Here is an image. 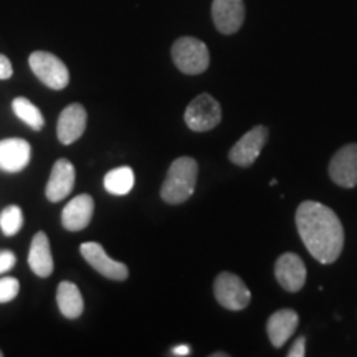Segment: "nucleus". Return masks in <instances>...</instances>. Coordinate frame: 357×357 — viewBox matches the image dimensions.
I'll use <instances>...</instances> for the list:
<instances>
[{"instance_id": "nucleus-20", "label": "nucleus", "mask_w": 357, "mask_h": 357, "mask_svg": "<svg viewBox=\"0 0 357 357\" xmlns=\"http://www.w3.org/2000/svg\"><path fill=\"white\" fill-rule=\"evenodd\" d=\"M12 109L13 113L17 114V118L22 119L25 124H29L33 131H40V129L43 128L45 119H43L42 111H40L32 101L26 100V98L24 96L15 98L12 102Z\"/></svg>"}, {"instance_id": "nucleus-8", "label": "nucleus", "mask_w": 357, "mask_h": 357, "mask_svg": "<svg viewBox=\"0 0 357 357\" xmlns=\"http://www.w3.org/2000/svg\"><path fill=\"white\" fill-rule=\"evenodd\" d=\"M268 141V129L265 126H255L252 131H248L242 139L231 147L229 153V159L235 166L248 167L258 159L261 154L263 147Z\"/></svg>"}, {"instance_id": "nucleus-24", "label": "nucleus", "mask_w": 357, "mask_h": 357, "mask_svg": "<svg viewBox=\"0 0 357 357\" xmlns=\"http://www.w3.org/2000/svg\"><path fill=\"white\" fill-rule=\"evenodd\" d=\"M306 356V337H298L288 351V357H305Z\"/></svg>"}, {"instance_id": "nucleus-1", "label": "nucleus", "mask_w": 357, "mask_h": 357, "mask_svg": "<svg viewBox=\"0 0 357 357\" xmlns=\"http://www.w3.org/2000/svg\"><path fill=\"white\" fill-rule=\"evenodd\" d=\"M296 229L303 243L314 260L331 265L344 248V229L333 208L319 202L300 204L296 211Z\"/></svg>"}, {"instance_id": "nucleus-23", "label": "nucleus", "mask_w": 357, "mask_h": 357, "mask_svg": "<svg viewBox=\"0 0 357 357\" xmlns=\"http://www.w3.org/2000/svg\"><path fill=\"white\" fill-rule=\"evenodd\" d=\"M15 263H17L15 253L10 252V250H2V252H0V273L10 270Z\"/></svg>"}, {"instance_id": "nucleus-19", "label": "nucleus", "mask_w": 357, "mask_h": 357, "mask_svg": "<svg viewBox=\"0 0 357 357\" xmlns=\"http://www.w3.org/2000/svg\"><path fill=\"white\" fill-rule=\"evenodd\" d=\"M105 189L113 195H126L134 187V171L131 167L123 166L113 169L105 176Z\"/></svg>"}, {"instance_id": "nucleus-26", "label": "nucleus", "mask_w": 357, "mask_h": 357, "mask_svg": "<svg viewBox=\"0 0 357 357\" xmlns=\"http://www.w3.org/2000/svg\"><path fill=\"white\" fill-rule=\"evenodd\" d=\"M172 356H189L190 354V347L182 344V346H176L174 349L171 351Z\"/></svg>"}, {"instance_id": "nucleus-15", "label": "nucleus", "mask_w": 357, "mask_h": 357, "mask_svg": "<svg viewBox=\"0 0 357 357\" xmlns=\"http://www.w3.org/2000/svg\"><path fill=\"white\" fill-rule=\"evenodd\" d=\"M95 212V200L91 195L82 194L65 205L61 212V223L66 230L79 231L89 225Z\"/></svg>"}, {"instance_id": "nucleus-13", "label": "nucleus", "mask_w": 357, "mask_h": 357, "mask_svg": "<svg viewBox=\"0 0 357 357\" xmlns=\"http://www.w3.org/2000/svg\"><path fill=\"white\" fill-rule=\"evenodd\" d=\"M75 178H77V172H75L73 164L68 159L56 160L52 169L50 178H48L47 189H45L47 199L50 202H60L68 197L75 187Z\"/></svg>"}, {"instance_id": "nucleus-2", "label": "nucleus", "mask_w": 357, "mask_h": 357, "mask_svg": "<svg viewBox=\"0 0 357 357\" xmlns=\"http://www.w3.org/2000/svg\"><path fill=\"white\" fill-rule=\"evenodd\" d=\"M199 166L192 158H178L169 167L164 184L160 187V197L164 202L177 205L192 197L197 184Z\"/></svg>"}, {"instance_id": "nucleus-25", "label": "nucleus", "mask_w": 357, "mask_h": 357, "mask_svg": "<svg viewBox=\"0 0 357 357\" xmlns=\"http://www.w3.org/2000/svg\"><path fill=\"white\" fill-rule=\"evenodd\" d=\"M13 75V68L10 60L0 53V79H8Z\"/></svg>"}, {"instance_id": "nucleus-22", "label": "nucleus", "mask_w": 357, "mask_h": 357, "mask_svg": "<svg viewBox=\"0 0 357 357\" xmlns=\"http://www.w3.org/2000/svg\"><path fill=\"white\" fill-rule=\"evenodd\" d=\"M19 291H20V283L17 278L6 276V278L0 280V303L12 301L13 298H17Z\"/></svg>"}, {"instance_id": "nucleus-28", "label": "nucleus", "mask_w": 357, "mask_h": 357, "mask_svg": "<svg viewBox=\"0 0 357 357\" xmlns=\"http://www.w3.org/2000/svg\"><path fill=\"white\" fill-rule=\"evenodd\" d=\"M2 356H3V352H2V351H0V357H2Z\"/></svg>"}, {"instance_id": "nucleus-14", "label": "nucleus", "mask_w": 357, "mask_h": 357, "mask_svg": "<svg viewBox=\"0 0 357 357\" xmlns=\"http://www.w3.org/2000/svg\"><path fill=\"white\" fill-rule=\"evenodd\" d=\"M32 147L20 137H8L0 141V169L15 174L24 171L30 162Z\"/></svg>"}, {"instance_id": "nucleus-11", "label": "nucleus", "mask_w": 357, "mask_h": 357, "mask_svg": "<svg viewBox=\"0 0 357 357\" xmlns=\"http://www.w3.org/2000/svg\"><path fill=\"white\" fill-rule=\"evenodd\" d=\"M275 276L281 288L296 293L306 283V266L296 253H283L275 263Z\"/></svg>"}, {"instance_id": "nucleus-4", "label": "nucleus", "mask_w": 357, "mask_h": 357, "mask_svg": "<svg viewBox=\"0 0 357 357\" xmlns=\"http://www.w3.org/2000/svg\"><path fill=\"white\" fill-rule=\"evenodd\" d=\"M30 70L45 86L52 89H63L70 83L68 68L63 61L50 52H33L29 56Z\"/></svg>"}, {"instance_id": "nucleus-3", "label": "nucleus", "mask_w": 357, "mask_h": 357, "mask_svg": "<svg viewBox=\"0 0 357 357\" xmlns=\"http://www.w3.org/2000/svg\"><path fill=\"white\" fill-rule=\"evenodd\" d=\"M172 61L185 75H200L211 65V53L202 40L181 37L172 45Z\"/></svg>"}, {"instance_id": "nucleus-17", "label": "nucleus", "mask_w": 357, "mask_h": 357, "mask_svg": "<svg viewBox=\"0 0 357 357\" xmlns=\"http://www.w3.org/2000/svg\"><path fill=\"white\" fill-rule=\"evenodd\" d=\"M29 266L40 278H47L53 273V257L50 250V242L45 231H38L33 236L29 252Z\"/></svg>"}, {"instance_id": "nucleus-7", "label": "nucleus", "mask_w": 357, "mask_h": 357, "mask_svg": "<svg viewBox=\"0 0 357 357\" xmlns=\"http://www.w3.org/2000/svg\"><path fill=\"white\" fill-rule=\"evenodd\" d=\"M79 252L84 260L91 265L98 273L114 281H124L129 276V268L121 261H116L111 258L105 248L96 242H84L79 247Z\"/></svg>"}, {"instance_id": "nucleus-6", "label": "nucleus", "mask_w": 357, "mask_h": 357, "mask_svg": "<svg viewBox=\"0 0 357 357\" xmlns=\"http://www.w3.org/2000/svg\"><path fill=\"white\" fill-rule=\"evenodd\" d=\"M184 121L195 132L211 131L222 121L220 105L213 96L202 93V95L195 96L187 106Z\"/></svg>"}, {"instance_id": "nucleus-12", "label": "nucleus", "mask_w": 357, "mask_h": 357, "mask_svg": "<svg viewBox=\"0 0 357 357\" xmlns=\"http://www.w3.org/2000/svg\"><path fill=\"white\" fill-rule=\"evenodd\" d=\"M86 109L82 105L73 102V105L66 106L61 111L56 124V134L61 144L68 146L73 144L75 141H78L83 136L84 129H86Z\"/></svg>"}, {"instance_id": "nucleus-5", "label": "nucleus", "mask_w": 357, "mask_h": 357, "mask_svg": "<svg viewBox=\"0 0 357 357\" xmlns=\"http://www.w3.org/2000/svg\"><path fill=\"white\" fill-rule=\"evenodd\" d=\"M213 294L218 305L229 311H242L250 305L252 293L240 276L230 271H222L213 281Z\"/></svg>"}, {"instance_id": "nucleus-9", "label": "nucleus", "mask_w": 357, "mask_h": 357, "mask_svg": "<svg viewBox=\"0 0 357 357\" xmlns=\"http://www.w3.org/2000/svg\"><path fill=\"white\" fill-rule=\"evenodd\" d=\"M329 176L334 184L344 189L357 185V144H347L333 155L329 162Z\"/></svg>"}, {"instance_id": "nucleus-21", "label": "nucleus", "mask_w": 357, "mask_h": 357, "mask_svg": "<svg viewBox=\"0 0 357 357\" xmlns=\"http://www.w3.org/2000/svg\"><path fill=\"white\" fill-rule=\"evenodd\" d=\"M24 225V213L19 205H8L0 213V229H2L3 235L13 236L17 235Z\"/></svg>"}, {"instance_id": "nucleus-10", "label": "nucleus", "mask_w": 357, "mask_h": 357, "mask_svg": "<svg viewBox=\"0 0 357 357\" xmlns=\"http://www.w3.org/2000/svg\"><path fill=\"white\" fill-rule=\"evenodd\" d=\"M212 20L218 32L234 35L242 29L245 22L243 0H213Z\"/></svg>"}, {"instance_id": "nucleus-27", "label": "nucleus", "mask_w": 357, "mask_h": 357, "mask_svg": "<svg viewBox=\"0 0 357 357\" xmlns=\"http://www.w3.org/2000/svg\"><path fill=\"white\" fill-rule=\"evenodd\" d=\"M213 357H227L225 352H215V354H212Z\"/></svg>"}, {"instance_id": "nucleus-18", "label": "nucleus", "mask_w": 357, "mask_h": 357, "mask_svg": "<svg viewBox=\"0 0 357 357\" xmlns=\"http://www.w3.org/2000/svg\"><path fill=\"white\" fill-rule=\"evenodd\" d=\"M56 303L60 312L68 319H77L83 314L84 303L79 288L71 281H61L56 289Z\"/></svg>"}, {"instance_id": "nucleus-16", "label": "nucleus", "mask_w": 357, "mask_h": 357, "mask_svg": "<svg viewBox=\"0 0 357 357\" xmlns=\"http://www.w3.org/2000/svg\"><path fill=\"white\" fill-rule=\"evenodd\" d=\"M298 324H300V318H298L296 311L280 310L273 312L266 324L268 337H270L273 347L280 349V347L287 344L288 339L293 336L294 331H296Z\"/></svg>"}]
</instances>
